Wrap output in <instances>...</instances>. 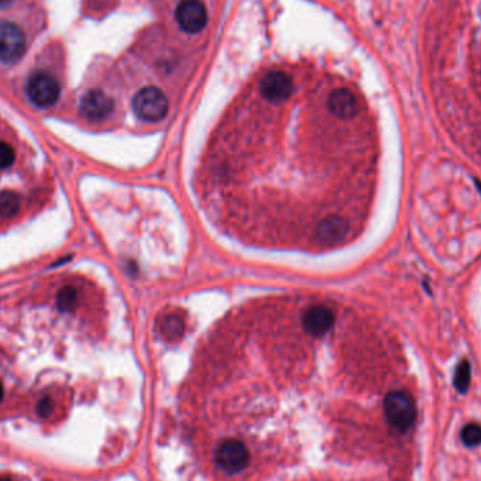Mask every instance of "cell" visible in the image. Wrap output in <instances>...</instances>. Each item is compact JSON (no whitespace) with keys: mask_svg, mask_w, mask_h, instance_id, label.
<instances>
[{"mask_svg":"<svg viewBox=\"0 0 481 481\" xmlns=\"http://www.w3.org/2000/svg\"><path fill=\"white\" fill-rule=\"evenodd\" d=\"M0 481H10V480H8V479H6V477H1V479H0Z\"/></svg>","mask_w":481,"mask_h":481,"instance_id":"cell-19","label":"cell"},{"mask_svg":"<svg viewBox=\"0 0 481 481\" xmlns=\"http://www.w3.org/2000/svg\"><path fill=\"white\" fill-rule=\"evenodd\" d=\"M214 461L222 472L228 475H237L248 466L249 452L241 441L230 439L218 446Z\"/></svg>","mask_w":481,"mask_h":481,"instance_id":"cell-4","label":"cell"},{"mask_svg":"<svg viewBox=\"0 0 481 481\" xmlns=\"http://www.w3.org/2000/svg\"><path fill=\"white\" fill-rule=\"evenodd\" d=\"M52 412V401L48 398V397H44L38 401L37 404V414L41 417V418H45L48 417L49 414Z\"/></svg>","mask_w":481,"mask_h":481,"instance_id":"cell-16","label":"cell"},{"mask_svg":"<svg viewBox=\"0 0 481 481\" xmlns=\"http://www.w3.org/2000/svg\"><path fill=\"white\" fill-rule=\"evenodd\" d=\"M27 41L21 28L13 23L0 24V62L16 64L25 52Z\"/></svg>","mask_w":481,"mask_h":481,"instance_id":"cell-5","label":"cell"},{"mask_svg":"<svg viewBox=\"0 0 481 481\" xmlns=\"http://www.w3.org/2000/svg\"><path fill=\"white\" fill-rule=\"evenodd\" d=\"M114 109L113 100L102 90H90L81 100V112L89 120H103Z\"/></svg>","mask_w":481,"mask_h":481,"instance_id":"cell-9","label":"cell"},{"mask_svg":"<svg viewBox=\"0 0 481 481\" xmlns=\"http://www.w3.org/2000/svg\"><path fill=\"white\" fill-rule=\"evenodd\" d=\"M328 109L339 120H350L357 116L360 105L349 89L338 88L333 89L328 97Z\"/></svg>","mask_w":481,"mask_h":481,"instance_id":"cell-8","label":"cell"},{"mask_svg":"<svg viewBox=\"0 0 481 481\" xmlns=\"http://www.w3.org/2000/svg\"><path fill=\"white\" fill-rule=\"evenodd\" d=\"M470 379H472V369L468 360H462L456 369L455 373V387L458 388L459 393L465 394L469 390L470 386Z\"/></svg>","mask_w":481,"mask_h":481,"instance_id":"cell-11","label":"cell"},{"mask_svg":"<svg viewBox=\"0 0 481 481\" xmlns=\"http://www.w3.org/2000/svg\"><path fill=\"white\" fill-rule=\"evenodd\" d=\"M462 441L466 446L475 448L481 444V427L479 424H469L462 431Z\"/></svg>","mask_w":481,"mask_h":481,"instance_id":"cell-13","label":"cell"},{"mask_svg":"<svg viewBox=\"0 0 481 481\" xmlns=\"http://www.w3.org/2000/svg\"><path fill=\"white\" fill-rule=\"evenodd\" d=\"M176 20L187 32H198L207 24V10L201 0H182L176 7Z\"/></svg>","mask_w":481,"mask_h":481,"instance_id":"cell-7","label":"cell"},{"mask_svg":"<svg viewBox=\"0 0 481 481\" xmlns=\"http://www.w3.org/2000/svg\"><path fill=\"white\" fill-rule=\"evenodd\" d=\"M384 415L387 422L397 431H408L417 418L414 398L405 391H391L384 398Z\"/></svg>","mask_w":481,"mask_h":481,"instance_id":"cell-1","label":"cell"},{"mask_svg":"<svg viewBox=\"0 0 481 481\" xmlns=\"http://www.w3.org/2000/svg\"><path fill=\"white\" fill-rule=\"evenodd\" d=\"M20 208V197L13 191L0 193V218L13 217Z\"/></svg>","mask_w":481,"mask_h":481,"instance_id":"cell-10","label":"cell"},{"mask_svg":"<svg viewBox=\"0 0 481 481\" xmlns=\"http://www.w3.org/2000/svg\"><path fill=\"white\" fill-rule=\"evenodd\" d=\"M133 109L138 119L155 123L165 119L167 114L169 102L160 89L155 86H147L138 90L134 96Z\"/></svg>","mask_w":481,"mask_h":481,"instance_id":"cell-2","label":"cell"},{"mask_svg":"<svg viewBox=\"0 0 481 481\" xmlns=\"http://www.w3.org/2000/svg\"><path fill=\"white\" fill-rule=\"evenodd\" d=\"M3 393H4V390H3V384H1V381H0V401H1V398H3Z\"/></svg>","mask_w":481,"mask_h":481,"instance_id":"cell-17","label":"cell"},{"mask_svg":"<svg viewBox=\"0 0 481 481\" xmlns=\"http://www.w3.org/2000/svg\"><path fill=\"white\" fill-rule=\"evenodd\" d=\"M183 331V323H182V320L176 319V317H169L165 320V323H163V333L166 336H170V338H176L182 333Z\"/></svg>","mask_w":481,"mask_h":481,"instance_id":"cell-14","label":"cell"},{"mask_svg":"<svg viewBox=\"0 0 481 481\" xmlns=\"http://www.w3.org/2000/svg\"><path fill=\"white\" fill-rule=\"evenodd\" d=\"M477 187H479V189H480V190H481V183H480V182H477Z\"/></svg>","mask_w":481,"mask_h":481,"instance_id":"cell-20","label":"cell"},{"mask_svg":"<svg viewBox=\"0 0 481 481\" xmlns=\"http://www.w3.org/2000/svg\"><path fill=\"white\" fill-rule=\"evenodd\" d=\"M259 89L265 100L275 103V105H280L289 100V97L293 95L295 83L290 75L282 71H276V72L268 73L262 79Z\"/></svg>","mask_w":481,"mask_h":481,"instance_id":"cell-6","label":"cell"},{"mask_svg":"<svg viewBox=\"0 0 481 481\" xmlns=\"http://www.w3.org/2000/svg\"><path fill=\"white\" fill-rule=\"evenodd\" d=\"M27 95L30 100L41 109H48L57 103L61 88L54 76L47 72H35L27 83Z\"/></svg>","mask_w":481,"mask_h":481,"instance_id":"cell-3","label":"cell"},{"mask_svg":"<svg viewBox=\"0 0 481 481\" xmlns=\"http://www.w3.org/2000/svg\"><path fill=\"white\" fill-rule=\"evenodd\" d=\"M11 0H0V6H6V4H8Z\"/></svg>","mask_w":481,"mask_h":481,"instance_id":"cell-18","label":"cell"},{"mask_svg":"<svg viewBox=\"0 0 481 481\" xmlns=\"http://www.w3.org/2000/svg\"><path fill=\"white\" fill-rule=\"evenodd\" d=\"M16 160L14 150L7 144L0 141V169L8 167Z\"/></svg>","mask_w":481,"mask_h":481,"instance_id":"cell-15","label":"cell"},{"mask_svg":"<svg viewBox=\"0 0 481 481\" xmlns=\"http://www.w3.org/2000/svg\"><path fill=\"white\" fill-rule=\"evenodd\" d=\"M78 303V293L73 287H64L58 295V307L61 311H72Z\"/></svg>","mask_w":481,"mask_h":481,"instance_id":"cell-12","label":"cell"}]
</instances>
